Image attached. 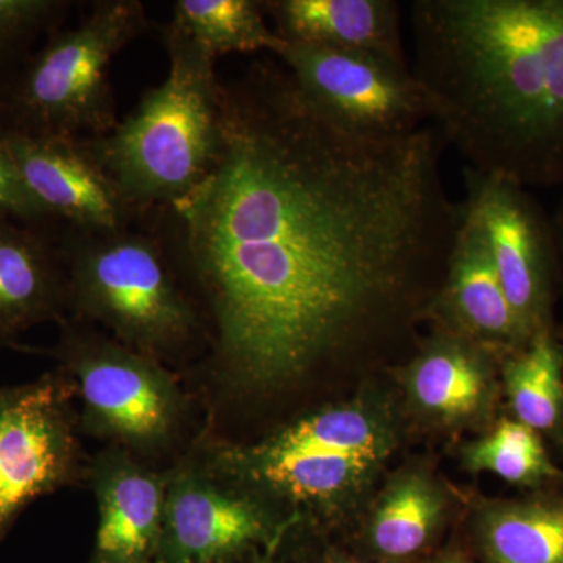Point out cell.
I'll return each instance as SVG.
<instances>
[{"instance_id": "cell-1", "label": "cell", "mask_w": 563, "mask_h": 563, "mask_svg": "<svg viewBox=\"0 0 563 563\" xmlns=\"http://www.w3.org/2000/svg\"><path fill=\"white\" fill-rule=\"evenodd\" d=\"M444 146L347 131L272 58L222 84L209 173L158 211L229 380L274 390L428 318L462 220Z\"/></svg>"}, {"instance_id": "cell-2", "label": "cell", "mask_w": 563, "mask_h": 563, "mask_svg": "<svg viewBox=\"0 0 563 563\" xmlns=\"http://www.w3.org/2000/svg\"><path fill=\"white\" fill-rule=\"evenodd\" d=\"M415 79L465 166L563 187V0H415Z\"/></svg>"}, {"instance_id": "cell-3", "label": "cell", "mask_w": 563, "mask_h": 563, "mask_svg": "<svg viewBox=\"0 0 563 563\" xmlns=\"http://www.w3.org/2000/svg\"><path fill=\"white\" fill-rule=\"evenodd\" d=\"M168 74L107 135L99 161L143 213L166 209L207 176L220 143L222 84L214 58L172 24L163 27Z\"/></svg>"}, {"instance_id": "cell-4", "label": "cell", "mask_w": 563, "mask_h": 563, "mask_svg": "<svg viewBox=\"0 0 563 563\" xmlns=\"http://www.w3.org/2000/svg\"><path fill=\"white\" fill-rule=\"evenodd\" d=\"M68 295L84 317L101 322L124 346L158 358L198 332L162 236L124 228L79 231L66 246Z\"/></svg>"}, {"instance_id": "cell-5", "label": "cell", "mask_w": 563, "mask_h": 563, "mask_svg": "<svg viewBox=\"0 0 563 563\" xmlns=\"http://www.w3.org/2000/svg\"><path fill=\"white\" fill-rule=\"evenodd\" d=\"M140 0H99L73 31L52 41L25 79V109L49 135L98 139L118 124L111 62L146 31Z\"/></svg>"}, {"instance_id": "cell-6", "label": "cell", "mask_w": 563, "mask_h": 563, "mask_svg": "<svg viewBox=\"0 0 563 563\" xmlns=\"http://www.w3.org/2000/svg\"><path fill=\"white\" fill-rule=\"evenodd\" d=\"M58 355L91 432L120 450L150 453L172 439L181 395L157 358L95 333L70 331Z\"/></svg>"}, {"instance_id": "cell-7", "label": "cell", "mask_w": 563, "mask_h": 563, "mask_svg": "<svg viewBox=\"0 0 563 563\" xmlns=\"http://www.w3.org/2000/svg\"><path fill=\"white\" fill-rule=\"evenodd\" d=\"M463 210L483 235L526 340L555 328L558 250L551 214L528 188L463 168Z\"/></svg>"}, {"instance_id": "cell-8", "label": "cell", "mask_w": 563, "mask_h": 563, "mask_svg": "<svg viewBox=\"0 0 563 563\" xmlns=\"http://www.w3.org/2000/svg\"><path fill=\"white\" fill-rule=\"evenodd\" d=\"M333 122L372 139H399L432 122L428 96L410 66L363 52L284 41L274 55Z\"/></svg>"}, {"instance_id": "cell-9", "label": "cell", "mask_w": 563, "mask_h": 563, "mask_svg": "<svg viewBox=\"0 0 563 563\" xmlns=\"http://www.w3.org/2000/svg\"><path fill=\"white\" fill-rule=\"evenodd\" d=\"M73 396L66 372L0 388V536L29 504L79 472Z\"/></svg>"}, {"instance_id": "cell-10", "label": "cell", "mask_w": 563, "mask_h": 563, "mask_svg": "<svg viewBox=\"0 0 563 563\" xmlns=\"http://www.w3.org/2000/svg\"><path fill=\"white\" fill-rule=\"evenodd\" d=\"M3 143L44 211L79 231L131 228L143 214L107 172L88 136L13 133Z\"/></svg>"}, {"instance_id": "cell-11", "label": "cell", "mask_w": 563, "mask_h": 563, "mask_svg": "<svg viewBox=\"0 0 563 563\" xmlns=\"http://www.w3.org/2000/svg\"><path fill=\"white\" fill-rule=\"evenodd\" d=\"M262 504L181 466L166 476L165 512L158 555L166 563H214L268 539Z\"/></svg>"}, {"instance_id": "cell-12", "label": "cell", "mask_w": 563, "mask_h": 563, "mask_svg": "<svg viewBox=\"0 0 563 563\" xmlns=\"http://www.w3.org/2000/svg\"><path fill=\"white\" fill-rule=\"evenodd\" d=\"M428 318L437 329L476 343L499 362L529 343L507 301L483 235L463 206L442 287Z\"/></svg>"}, {"instance_id": "cell-13", "label": "cell", "mask_w": 563, "mask_h": 563, "mask_svg": "<svg viewBox=\"0 0 563 563\" xmlns=\"http://www.w3.org/2000/svg\"><path fill=\"white\" fill-rule=\"evenodd\" d=\"M91 485L99 512L95 563H151L161 550L166 476L117 448L95 462Z\"/></svg>"}, {"instance_id": "cell-14", "label": "cell", "mask_w": 563, "mask_h": 563, "mask_svg": "<svg viewBox=\"0 0 563 563\" xmlns=\"http://www.w3.org/2000/svg\"><path fill=\"white\" fill-rule=\"evenodd\" d=\"M501 362L455 333L437 329L402 369L407 396L426 420L465 424L490 417L498 396Z\"/></svg>"}, {"instance_id": "cell-15", "label": "cell", "mask_w": 563, "mask_h": 563, "mask_svg": "<svg viewBox=\"0 0 563 563\" xmlns=\"http://www.w3.org/2000/svg\"><path fill=\"white\" fill-rule=\"evenodd\" d=\"M287 43L363 52L410 66L396 0H263Z\"/></svg>"}, {"instance_id": "cell-16", "label": "cell", "mask_w": 563, "mask_h": 563, "mask_svg": "<svg viewBox=\"0 0 563 563\" xmlns=\"http://www.w3.org/2000/svg\"><path fill=\"white\" fill-rule=\"evenodd\" d=\"M476 540L484 563H563V487L485 503Z\"/></svg>"}, {"instance_id": "cell-17", "label": "cell", "mask_w": 563, "mask_h": 563, "mask_svg": "<svg viewBox=\"0 0 563 563\" xmlns=\"http://www.w3.org/2000/svg\"><path fill=\"white\" fill-rule=\"evenodd\" d=\"M68 295V279L35 236L0 228V336L54 317Z\"/></svg>"}, {"instance_id": "cell-18", "label": "cell", "mask_w": 563, "mask_h": 563, "mask_svg": "<svg viewBox=\"0 0 563 563\" xmlns=\"http://www.w3.org/2000/svg\"><path fill=\"white\" fill-rule=\"evenodd\" d=\"M499 366L512 418L563 453V350L555 328L536 333Z\"/></svg>"}, {"instance_id": "cell-19", "label": "cell", "mask_w": 563, "mask_h": 563, "mask_svg": "<svg viewBox=\"0 0 563 563\" xmlns=\"http://www.w3.org/2000/svg\"><path fill=\"white\" fill-rule=\"evenodd\" d=\"M265 14L261 0H177L169 24L214 60L250 52L276 55L284 40Z\"/></svg>"}, {"instance_id": "cell-20", "label": "cell", "mask_w": 563, "mask_h": 563, "mask_svg": "<svg viewBox=\"0 0 563 563\" xmlns=\"http://www.w3.org/2000/svg\"><path fill=\"white\" fill-rule=\"evenodd\" d=\"M444 512V498L422 474L396 477L377 501L368 526L374 553L390 561L412 558L431 542Z\"/></svg>"}, {"instance_id": "cell-21", "label": "cell", "mask_w": 563, "mask_h": 563, "mask_svg": "<svg viewBox=\"0 0 563 563\" xmlns=\"http://www.w3.org/2000/svg\"><path fill=\"white\" fill-rule=\"evenodd\" d=\"M463 465L528 492L563 487V470L548 453L544 439L515 418H503L487 435L463 448Z\"/></svg>"}, {"instance_id": "cell-22", "label": "cell", "mask_w": 563, "mask_h": 563, "mask_svg": "<svg viewBox=\"0 0 563 563\" xmlns=\"http://www.w3.org/2000/svg\"><path fill=\"white\" fill-rule=\"evenodd\" d=\"M282 450L363 453L387 457L390 437L373 410L362 406L332 407L307 415L268 437Z\"/></svg>"}, {"instance_id": "cell-23", "label": "cell", "mask_w": 563, "mask_h": 563, "mask_svg": "<svg viewBox=\"0 0 563 563\" xmlns=\"http://www.w3.org/2000/svg\"><path fill=\"white\" fill-rule=\"evenodd\" d=\"M66 5L68 3L51 0H0V43L38 27Z\"/></svg>"}, {"instance_id": "cell-24", "label": "cell", "mask_w": 563, "mask_h": 563, "mask_svg": "<svg viewBox=\"0 0 563 563\" xmlns=\"http://www.w3.org/2000/svg\"><path fill=\"white\" fill-rule=\"evenodd\" d=\"M0 213L20 214V217L47 214L29 191L3 140H0Z\"/></svg>"}, {"instance_id": "cell-25", "label": "cell", "mask_w": 563, "mask_h": 563, "mask_svg": "<svg viewBox=\"0 0 563 563\" xmlns=\"http://www.w3.org/2000/svg\"><path fill=\"white\" fill-rule=\"evenodd\" d=\"M551 222H553L555 250H558V301L561 299L563 306V187L558 207H555L554 213L551 214ZM555 333H558L563 350V314L561 322H555Z\"/></svg>"}, {"instance_id": "cell-26", "label": "cell", "mask_w": 563, "mask_h": 563, "mask_svg": "<svg viewBox=\"0 0 563 563\" xmlns=\"http://www.w3.org/2000/svg\"><path fill=\"white\" fill-rule=\"evenodd\" d=\"M431 563H472L468 559L465 558L462 553H457V551H450V553H444L439 555V558L433 559Z\"/></svg>"}, {"instance_id": "cell-27", "label": "cell", "mask_w": 563, "mask_h": 563, "mask_svg": "<svg viewBox=\"0 0 563 563\" xmlns=\"http://www.w3.org/2000/svg\"><path fill=\"white\" fill-rule=\"evenodd\" d=\"M329 563H358V562L350 561V559H344V558H333V559H331V562H329Z\"/></svg>"}]
</instances>
